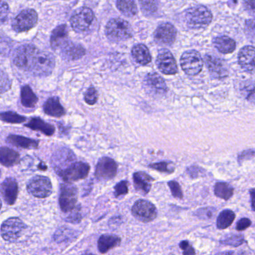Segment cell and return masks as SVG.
I'll return each mask as SVG.
<instances>
[{
	"label": "cell",
	"mask_w": 255,
	"mask_h": 255,
	"mask_svg": "<svg viewBox=\"0 0 255 255\" xmlns=\"http://www.w3.org/2000/svg\"><path fill=\"white\" fill-rule=\"evenodd\" d=\"M213 20L211 11L204 5L192 7L186 11L185 22L192 29H201L208 26Z\"/></svg>",
	"instance_id": "cell-1"
},
{
	"label": "cell",
	"mask_w": 255,
	"mask_h": 255,
	"mask_svg": "<svg viewBox=\"0 0 255 255\" xmlns=\"http://www.w3.org/2000/svg\"><path fill=\"white\" fill-rule=\"evenodd\" d=\"M106 35L114 42L127 41L132 35L130 24L122 18L111 19L106 26Z\"/></svg>",
	"instance_id": "cell-2"
},
{
	"label": "cell",
	"mask_w": 255,
	"mask_h": 255,
	"mask_svg": "<svg viewBox=\"0 0 255 255\" xmlns=\"http://www.w3.org/2000/svg\"><path fill=\"white\" fill-rule=\"evenodd\" d=\"M95 21V15L93 11L88 7H82L76 10L71 15V27L75 32L84 33L93 26Z\"/></svg>",
	"instance_id": "cell-3"
},
{
	"label": "cell",
	"mask_w": 255,
	"mask_h": 255,
	"mask_svg": "<svg viewBox=\"0 0 255 255\" xmlns=\"http://www.w3.org/2000/svg\"><path fill=\"white\" fill-rule=\"evenodd\" d=\"M56 65L54 56L49 52L38 51L30 71L37 77H47L53 72Z\"/></svg>",
	"instance_id": "cell-4"
},
{
	"label": "cell",
	"mask_w": 255,
	"mask_h": 255,
	"mask_svg": "<svg viewBox=\"0 0 255 255\" xmlns=\"http://www.w3.org/2000/svg\"><path fill=\"white\" fill-rule=\"evenodd\" d=\"M39 50L32 44H24L14 52L13 62L16 66L25 71H30L35 56Z\"/></svg>",
	"instance_id": "cell-5"
},
{
	"label": "cell",
	"mask_w": 255,
	"mask_h": 255,
	"mask_svg": "<svg viewBox=\"0 0 255 255\" xmlns=\"http://www.w3.org/2000/svg\"><path fill=\"white\" fill-rule=\"evenodd\" d=\"M204 61L201 54L195 50H187L180 58L182 69L189 76H196L201 72Z\"/></svg>",
	"instance_id": "cell-6"
},
{
	"label": "cell",
	"mask_w": 255,
	"mask_h": 255,
	"mask_svg": "<svg viewBox=\"0 0 255 255\" xmlns=\"http://www.w3.org/2000/svg\"><path fill=\"white\" fill-rule=\"evenodd\" d=\"M38 18V13L32 8L23 10L13 20V29L18 33L28 32L36 26Z\"/></svg>",
	"instance_id": "cell-7"
},
{
	"label": "cell",
	"mask_w": 255,
	"mask_h": 255,
	"mask_svg": "<svg viewBox=\"0 0 255 255\" xmlns=\"http://www.w3.org/2000/svg\"><path fill=\"white\" fill-rule=\"evenodd\" d=\"M78 199L77 187L70 183H62L59 193V206L65 213L74 210Z\"/></svg>",
	"instance_id": "cell-8"
},
{
	"label": "cell",
	"mask_w": 255,
	"mask_h": 255,
	"mask_svg": "<svg viewBox=\"0 0 255 255\" xmlns=\"http://www.w3.org/2000/svg\"><path fill=\"white\" fill-rule=\"evenodd\" d=\"M27 190L29 193L36 198H44L50 196L53 190V186L48 177L35 176L28 183Z\"/></svg>",
	"instance_id": "cell-9"
},
{
	"label": "cell",
	"mask_w": 255,
	"mask_h": 255,
	"mask_svg": "<svg viewBox=\"0 0 255 255\" xmlns=\"http://www.w3.org/2000/svg\"><path fill=\"white\" fill-rule=\"evenodd\" d=\"M89 170L90 167L86 162H74L58 174L64 181L71 183L86 178L89 174Z\"/></svg>",
	"instance_id": "cell-10"
},
{
	"label": "cell",
	"mask_w": 255,
	"mask_h": 255,
	"mask_svg": "<svg viewBox=\"0 0 255 255\" xmlns=\"http://www.w3.org/2000/svg\"><path fill=\"white\" fill-rule=\"evenodd\" d=\"M134 217L142 222H150L156 219L157 210L150 201L138 200L132 207Z\"/></svg>",
	"instance_id": "cell-11"
},
{
	"label": "cell",
	"mask_w": 255,
	"mask_h": 255,
	"mask_svg": "<svg viewBox=\"0 0 255 255\" xmlns=\"http://www.w3.org/2000/svg\"><path fill=\"white\" fill-rule=\"evenodd\" d=\"M26 228L24 222L19 218H9L1 226V235L7 241L17 240Z\"/></svg>",
	"instance_id": "cell-12"
},
{
	"label": "cell",
	"mask_w": 255,
	"mask_h": 255,
	"mask_svg": "<svg viewBox=\"0 0 255 255\" xmlns=\"http://www.w3.org/2000/svg\"><path fill=\"white\" fill-rule=\"evenodd\" d=\"M118 165L114 159L102 157L98 161L95 168V177L100 181H108L116 177Z\"/></svg>",
	"instance_id": "cell-13"
},
{
	"label": "cell",
	"mask_w": 255,
	"mask_h": 255,
	"mask_svg": "<svg viewBox=\"0 0 255 255\" xmlns=\"http://www.w3.org/2000/svg\"><path fill=\"white\" fill-rule=\"evenodd\" d=\"M177 30L171 23H164L159 25L155 30L153 37L156 44L162 46H170L174 42Z\"/></svg>",
	"instance_id": "cell-14"
},
{
	"label": "cell",
	"mask_w": 255,
	"mask_h": 255,
	"mask_svg": "<svg viewBox=\"0 0 255 255\" xmlns=\"http://www.w3.org/2000/svg\"><path fill=\"white\" fill-rule=\"evenodd\" d=\"M158 69L165 75H174L177 73V65L172 53L168 50H162L156 59Z\"/></svg>",
	"instance_id": "cell-15"
},
{
	"label": "cell",
	"mask_w": 255,
	"mask_h": 255,
	"mask_svg": "<svg viewBox=\"0 0 255 255\" xmlns=\"http://www.w3.org/2000/svg\"><path fill=\"white\" fill-rule=\"evenodd\" d=\"M239 64L241 68L249 74H255V47L246 46L238 54Z\"/></svg>",
	"instance_id": "cell-16"
},
{
	"label": "cell",
	"mask_w": 255,
	"mask_h": 255,
	"mask_svg": "<svg viewBox=\"0 0 255 255\" xmlns=\"http://www.w3.org/2000/svg\"><path fill=\"white\" fill-rule=\"evenodd\" d=\"M204 60H205L207 69L213 78L223 79L228 77V70L220 59L211 55H206L204 56Z\"/></svg>",
	"instance_id": "cell-17"
},
{
	"label": "cell",
	"mask_w": 255,
	"mask_h": 255,
	"mask_svg": "<svg viewBox=\"0 0 255 255\" xmlns=\"http://www.w3.org/2000/svg\"><path fill=\"white\" fill-rule=\"evenodd\" d=\"M144 84L146 89L155 95H163L168 92L166 83L156 73L147 74L144 80Z\"/></svg>",
	"instance_id": "cell-18"
},
{
	"label": "cell",
	"mask_w": 255,
	"mask_h": 255,
	"mask_svg": "<svg viewBox=\"0 0 255 255\" xmlns=\"http://www.w3.org/2000/svg\"><path fill=\"white\" fill-rule=\"evenodd\" d=\"M1 193L4 201L8 205H13L18 195V185L15 179L8 177L2 182Z\"/></svg>",
	"instance_id": "cell-19"
},
{
	"label": "cell",
	"mask_w": 255,
	"mask_h": 255,
	"mask_svg": "<svg viewBox=\"0 0 255 255\" xmlns=\"http://www.w3.org/2000/svg\"><path fill=\"white\" fill-rule=\"evenodd\" d=\"M69 41L66 25H60L53 29L50 37V45L53 50H61Z\"/></svg>",
	"instance_id": "cell-20"
},
{
	"label": "cell",
	"mask_w": 255,
	"mask_h": 255,
	"mask_svg": "<svg viewBox=\"0 0 255 255\" xmlns=\"http://www.w3.org/2000/svg\"><path fill=\"white\" fill-rule=\"evenodd\" d=\"M60 50L61 54L64 59L68 60H77L81 59L86 53V50L83 46L74 44L71 41L67 43Z\"/></svg>",
	"instance_id": "cell-21"
},
{
	"label": "cell",
	"mask_w": 255,
	"mask_h": 255,
	"mask_svg": "<svg viewBox=\"0 0 255 255\" xmlns=\"http://www.w3.org/2000/svg\"><path fill=\"white\" fill-rule=\"evenodd\" d=\"M132 178L134 186L138 192L143 195H147L150 192L151 182L153 180L150 175L143 171H138L134 173Z\"/></svg>",
	"instance_id": "cell-22"
},
{
	"label": "cell",
	"mask_w": 255,
	"mask_h": 255,
	"mask_svg": "<svg viewBox=\"0 0 255 255\" xmlns=\"http://www.w3.org/2000/svg\"><path fill=\"white\" fill-rule=\"evenodd\" d=\"M44 111L52 117L60 118L65 114V110L60 104L59 98L53 97L47 100L44 104Z\"/></svg>",
	"instance_id": "cell-23"
},
{
	"label": "cell",
	"mask_w": 255,
	"mask_h": 255,
	"mask_svg": "<svg viewBox=\"0 0 255 255\" xmlns=\"http://www.w3.org/2000/svg\"><path fill=\"white\" fill-rule=\"evenodd\" d=\"M25 127L32 129V130L41 131V132L47 136H51L54 134L55 127L50 124L44 122L40 118H32L29 123L25 125Z\"/></svg>",
	"instance_id": "cell-24"
},
{
	"label": "cell",
	"mask_w": 255,
	"mask_h": 255,
	"mask_svg": "<svg viewBox=\"0 0 255 255\" xmlns=\"http://www.w3.org/2000/svg\"><path fill=\"white\" fill-rule=\"evenodd\" d=\"M121 243V239L118 236L104 234L98 240V250L101 253L106 254L110 249L117 247Z\"/></svg>",
	"instance_id": "cell-25"
},
{
	"label": "cell",
	"mask_w": 255,
	"mask_h": 255,
	"mask_svg": "<svg viewBox=\"0 0 255 255\" xmlns=\"http://www.w3.org/2000/svg\"><path fill=\"white\" fill-rule=\"evenodd\" d=\"M131 53L132 57L140 65H147L151 62V55L144 44H138L134 46Z\"/></svg>",
	"instance_id": "cell-26"
},
{
	"label": "cell",
	"mask_w": 255,
	"mask_h": 255,
	"mask_svg": "<svg viewBox=\"0 0 255 255\" xmlns=\"http://www.w3.org/2000/svg\"><path fill=\"white\" fill-rule=\"evenodd\" d=\"M7 141L12 145L16 146L17 147H21V148L35 149L38 148V141L21 136V135H8Z\"/></svg>",
	"instance_id": "cell-27"
},
{
	"label": "cell",
	"mask_w": 255,
	"mask_h": 255,
	"mask_svg": "<svg viewBox=\"0 0 255 255\" xmlns=\"http://www.w3.org/2000/svg\"><path fill=\"white\" fill-rule=\"evenodd\" d=\"M20 154L9 147H2L0 150V162L4 166L10 167L18 163Z\"/></svg>",
	"instance_id": "cell-28"
},
{
	"label": "cell",
	"mask_w": 255,
	"mask_h": 255,
	"mask_svg": "<svg viewBox=\"0 0 255 255\" xmlns=\"http://www.w3.org/2000/svg\"><path fill=\"white\" fill-rule=\"evenodd\" d=\"M213 45L220 53L224 54L233 53L236 49V42L227 36L217 37L213 40Z\"/></svg>",
	"instance_id": "cell-29"
},
{
	"label": "cell",
	"mask_w": 255,
	"mask_h": 255,
	"mask_svg": "<svg viewBox=\"0 0 255 255\" xmlns=\"http://www.w3.org/2000/svg\"><path fill=\"white\" fill-rule=\"evenodd\" d=\"M20 99L23 107L26 108H33L38 101V97L29 86H24L22 87Z\"/></svg>",
	"instance_id": "cell-30"
},
{
	"label": "cell",
	"mask_w": 255,
	"mask_h": 255,
	"mask_svg": "<svg viewBox=\"0 0 255 255\" xmlns=\"http://www.w3.org/2000/svg\"><path fill=\"white\" fill-rule=\"evenodd\" d=\"M118 9L128 17H132L136 15L138 12L136 4L130 0H119L116 2Z\"/></svg>",
	"instance_id": "cell-31"
},
{
	"label": "cell",
	"mask_w": 255,
	"mask_h": 255,
	"mask_svg": "<svg viewBox=\"0 0 255 255\" xmlns=\"http://www.w3.org/2000/svg\"><path fill=\"white\" fill-rule=\"evenodd\" d=\"M214 193L218 198L228 201L234 194V188L225 182H218L214 186Z\"/></svg>",
	"instance_id": "cell-32"
},
{
	"label": "cell",
	"mask_w": 255,
	"mask_h": 255,
	"mask_svg": "<svg viewBox=\"0 0 255 255\" xmlns=\"http://www.w3.org/2000/svg\"><path fill=\"white\" fill-rule=\"evenodd\" d=\"M235 219V213L231 210H225L219 213L216 221L217 228L219 230H224L231 226Z\"/></svg>",
	"instance_id": "cell-33"
},
{
	"label": "cell",
	"mask_w": 255,
	"mask_h": 255,
	"mask_svg": "<svg viewBox=\"0 0 255 255\" xmlns=\"http://www.w3.org/2000/svg\"><path fill=\"white\" fill-rule=\"evenodd\" d=\"M240 92L243 98L255 104V83L250 81L243 82L240 86Z\"/></svg>",
	"instance_id": "cell-34"
},
{
	"label": "cell",
	"mask_w": 255,
	"mask_h": 255,
	"mask_svg": "<svg viewBox=\"0 0 255 255\" xmlns=\"http://www.w3.org/2000/svg\"><path fill=\"white\" fill-rule=\"evenodd\" d=\"M221 243L225 246L238 247L245 243L244 237L240 234H228L221 240Z\"/></svg>",
	"instance_id": "cell-35"
},
{
	"label": "cell",
	"mask_w": 255,
	"mask_h": 255,
	"mask_svg": "<svg viewBox=\"0 0 255 255\" xmlns=\"http://www.w3.org/2000/svg\"><path fill=\"white\" fill-rule=\"evenodd\" d=\"M1 119L2 122L6 123L21 124L26 120V118L17 114L14 112H6V113H1Z\"/></svg>",
	"instance_id": "cell-36"
},
{
	"label": "cell",
	"mask_w": 255,
	"mask_h": 255,
	"mask_svg": "<svg viewBox=\"0 0 255 255\" xmlns=\"http://www.w3.org/2000/svg\"><path fill=\"white\" fill-rule=\"evenodd\" d=\"M140 6L143 14L151 15L157 11V2L155 1H140Z\"/></svg>",
	"instance_id": "cell-37"
},
{
	"label": "cell",
	"mask_w": 255,
	"mask_h": 255,
	"mask_svg": "<svg viewBox=\"0 0 255 255\" xmlns=\"http://www.w3.org/2000/svg\"><path fill=\"white\" fill-rule=\"evenodd\" d=\"M115 196L119 198L125 196L128 193V182L127 180L119 182L115 186Z\"/></svg>",
	"instance_id": "cell-38"
},
{
	"label": "cell",
	"mask_w": 255,
	"mask_h": 255,
	"mask_svg": "<svg viewBox=\"0 0 255 255\" xmlns=\"http://www.w3.org/2000/svg\"><path fill=\"white\" fill-rule=\"evenodd\" d=\"M216 211V209L213 207H204L197 210L195 215L201 219H210L213 218Z\"/></svg>",
	"instance_id": "cell-39"
},
{
	"label": "cell",
	"mask_w": 255,
	"mask_h": 255,
	"mask_svg": "<svg viewBox=\"0 0 255 255\" xmlns=\"http://www.w3.org/2000/svg\"><path fill=\"white\" fill-rule=\"evenodd\" d=\"M150 168L157 170L161 172L172 173L174 168L171 167V163L168 162H160L157 163H153L149 165Z\"/></svg>",
	"instance_id": "cell-40"
},
{
	"label": "cell",
	"mask_w": 255,
	"mask_h": 255,
	"mask_svg": "<svg viewBox=\"0 0 255 255\" xmlns=\"http://www.w3.org/2000/svg\"><path fill=\"white\" fill-rule=\"evenodd\" d=\"M98 99V92L95 88L91 87L85 94V101L89 105H95Z\"/></svg>",
	"instance_id": "cell-41"
},
{
	"label": "cell",
	"mask_w": 255,
	"mask_h": 255,
	"mask_svg": "<svg viewBox=\"0 0 255 255\" xmlns=\"http://www.w3.org/2000/svg\"><path fill=\"white\" fill-rule=\"evenodd\" d=\"M168 185L171 189V194L174 198H179V199H182L183 198L181 187L177 182L172 180V181L168 182Z\"/></svg>",
	"instance_id": "cell-42"
},
{
	"label": "cell",
	"mask_w": 255,
	"mask_h": 255,
	"mask_svg": "<svg viewBox=\"0 0 255 255\" xmlns=\"http://www.w3.org/2000/svg\"><path fill=\"white\" fill-rule=\"evenodd\" d=\"M246 32L247 35L250 38H253L255 40V20L252 19V20H246Z\"/></svg>",
	"instance_id": "cell-43"
},
{
	"label": "cell",
	"mask_w": 255,
	"mask_h": 255,
	"mask_svg": "<svg viewBox=\"0 0 255 255\" xmlns=\"http://www.w3.org/2000/svg\"><path fill=\"white\" fill-rule=\"evenodd\" d=\"M180 248L183 251V255H195L193 247L186 240L180 242Z\"/></svg>",
	"instance_id": "cell-44"
},
{
	"label": "cell",
	"mask_w": 255,
	"mask_h": 255,
	"mask_svg": "<svg viewBox=\"0 0 255 255\" xmlns=\"http://www.w3.org/2000/svg\"><path fill=\"white\" fill-rule=\"evenodd\" d=\"M11 81L7 77L6 74L2 71L1 73V90H2L1 92L2 94L8 91L11 88Z\"/></svg>",
	"instance_id": "cell-45"
},
{
	"label": "cell",
	"mask_w": 255,
	"mask_h": 255,
	"mask_svg": "<svg viewBox=\"0 0 255 255\" xmlns=\"http://www.w3.org/2000/svg\"><path fill=\"white\" fill-rule=\"evenodd\" d=\"M251 225H252V222H251L250 219H248V218H242L237 222L236 229L239 231H245V230L249 228Z\"/></svg>",
	"instance_id": "cell-46"
},
{
	"label": "cell",
	"mask_w": 255,
	"mask_h": 255,
	"mask_svg": "<svg viewBox=\"0 0 255 255\" xmlns=\"http://www.w3.org/2000/svg\"><path fill=\"white\" fill-rule=\"evenodd\" d=\"M8 14H9V7L6 2L2 1L1 3V23H4L6 21L8 18Z\"/></svg>",
	"instance_id": "cell-47"
},
{
	"label": "cell",
	"mask_w": 255,
	"mask_h": 255,
	"mask_svg": "<svg viewBox=\"0 0 255 255\" xmlns=\"http://www.w3.org/2000/svg\"><path fill=\"white\" fill-rule=\"evenodd\" d=\"M255 156V150H245V151L242 152L238 156L239 162L241 161L246 160V159H251V158Z\"/></svg>",
	"instance_id": "cell-48"
},
{
	"label": "cell",
	"mask_w": 255,
	"mask_h": 255,
	"mask_svg": "<svg viewBox=\"0 0 255 255\" xmlns=\"http://www.w3.org/2000/svg\"><path fill=\"white\" fill-rule=\"evenodd\" d=\"M244 5L248 11L255 13V0L245 1Z\"/></svg>",
	"instance_id": "cell-49"
},
{
	"label": "cell",
	"mask_w": 255,
	"mask_h": 255,
	"mask_svg": "<svg viewBox=\"0 0 255 255\" xmlns=\"http://www.w3.org/2000/svg\"><path fill=\"white\" fill-rule=\"evenodd\" d=\"M251 203H252V208L255 211V188L250 189Z\"/></svg>",
	"instance_id": "cell-50"
},
{
	"label": "cell",
	"mask_w": 255,
	"mask_h": 255,
	"mask_svg": "<svg viewBox=\"0 0 255 255\" xmlns=\"http://www.w3.org/2000/svg\"><path fill=\"white\" fill-rule=\"evenodd\" d=\"M68 219H71L70 220L71 222H77L81 219V217H80V213L78 212H74V213H73V215H71Z\"/></svg>",
	"instance_id": "cell-51"
},
{
	"label": "cell",
	"mask_w": 255,
	"mask_h": 255,
	"mask_svg": "<svg viewBox=\"0 0 255 255\" xmlns=\"http://www.w3.org/2000/svg\"><path fill=\"white\" fill-rule=\"evenodd\" d=\"M216 255H234V252L228 251V252H219V253L216 254Z\"/></svg>",
	"instance_id": "cell-52"
},
{
	"label": "cell",
	"mask_w": 255,
	"mask_h": 255,
	"mask_svg": "<svg viewBox=\"0 0 255 255\" xmlns=\"http://www.w3.org/2000/svg\"><path fill=\"white\" fill-rule=\"evenodd\" d=\"M238 255H246V254L243 252H240V253L238 254Z\"/></svg>",
	"instance_id": "cell-53"
},
{
	"label": "cell",
	"mask_w": 255,
	"mask_h": 255,
	"mask_svg": "<svg viewBox=\"0 0 255 255\" xmlns=\"http://www.w3.org/2000/svg\"><path fill=\"white\" fill-rule=\"evenodd\" d=\"M94 255V254H92V253H87V254H84V255Z\"/></svg>",
	"instance_id": "cell-54"
}]
</instances>
